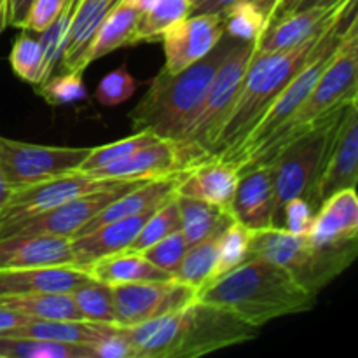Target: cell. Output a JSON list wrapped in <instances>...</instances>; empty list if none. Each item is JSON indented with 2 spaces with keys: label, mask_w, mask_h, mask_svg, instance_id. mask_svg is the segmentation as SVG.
<instances>
[{
  "label": "cell",
  "mask_w": 358,
  "mask_h": 358,
  "mask_svg": "<svg viewBox=\"0 0 358 358\" xmlns=\"http://www.w3.org/2000/svg\"><path fill=\"white\" fill-rule=\"evenodd\" d=\"M133 358H196L241 345L259 336V329L236 315L196 299L189 306L122 327Z\"/></svg>",
  "instance_id": "cell-1"
},
{
  "label": "cell",
  "mask_w": 358,
  "mask_h": 358,
  "mask_svg": "<svg viewBox=\"0 0 358 358\" xmlns=\"http://www.w3.org/2000/svg\"><path fill=\"white\" fill-rule=\"evenodd\" d=\"M196 299L261 329L275 318L310 311L317 294L308 292L282 266L254 259L203 285Z\"/></svg>",
  "instance_id": "cell-2"
},
{
  "label": "cell",
  "mask_w": 358,
  "mask_h": 358,
  "mask_svg": "<svg viewBox=\"0 0 358 358\" xmlns=\"http://www.w3.org/2000/svg\"><path fill=\"white\" fill-rule=\"evenodd\" d=\"M236 42L224 34L208 55L182 72L166 73L161 69L150 80L147 93L128 114L133 129H149L159 138L177 142L201 107L217 70Z\"/></svg>",
  "instance_id": "cell-3"
},
{
  "label": "cell",
  "mask_w": 358,
  "mask_h": 358,
  "mask_svg": "<svg viewBox=\"0 0 358 358\" xmlns=\"http://www.w3.org/2000/svg\"><path fill=\"white\" fill-rule=\"evenodd\" d=\"M325 31L296 45V48L283 49V51L261 52L255 49V55L245 73L240 93H238L226 121L220 126L215 142L210 147L208 157L222 159L243 142L255 122L271 107L273 101L285 90L294 76L303 69Z\"/></svg>",
  "instance_id": "cell-4"
},
{
  "label": "cell",
  "mask_w": 358,
  "mask_h": 358,
  "mask_svg": "<svg viewBox=\"0 0 358 358\" xmlns=\"http://www.w3.org/2000/svg\"><path fill=\"white\" fill-rule=\"evenodd\" d=\"M358 98V21L357 17L348 24L338 49L331 62L322 72L313 91L297 110L245 161L240 166V173L247 168L266 164L273 154L282 149L290 140L297 138L313 128L320 119L343 107L348 101Z\"/></svg>",
  "instance_id": "cell-5"
},
{
  "label": "cell",
  "mask_w": 358,
  "mask_h": 358,
  "mask_svg": "<svg viewBox=\"0 0 358 358\" xmlns=\"http://www.w3.org/2000/svg\"><path fill=\"white\" fill-rule=\"evenodd\" d=\"M358 241L338 247H317L306 236L283 227L252 231L248 261L261 259L285 268L308 292L318 294L338 278L357 257Z\"/></svg>",
  "instance_id": "cell-6"
},
{
  "label": "cell",
  "mask_w": 358,
  "mask_h": 358,
  "mask_svg": "<svg viewBox=\"0 0 358 358\" xmlns=\"http://www.w3.org/2000/svg\"><path fill=\"white\" fill-rule=\"evenodd\" d=\"M255 49H257V42L238 41L233 51L219 66L201 107L198 108L180 138L175 142L184 168L194 166L199 161L208 157L210 147L215 142L220 126L226 121L240 93Z\"/></svg>",
  "instance_id": "cell-7"
},
{
  "label": "cell",
  "mask_w": 358,
  "mask_h": 358,
  "mask_svg": "<svg viewBox=\"0 0 358 358\" xmlns=\"http://www.w3.org/2000/svg\"><path fill=\"white\" fill-rule=\"evenodd\" d=\"M357 17V0H352L348 3V7L345 9V13L339 16V20L322 35L320 42L317 44V48L313 49V52L310 55L308 62L304 63L303 69L294 76V79L287 84L285 90L276 96V100L273 101L271 107L262 114V117L255 122L254 128L250 129L247 136L243 138V142L233 150V152L227 154L226 157H222L224 161H229V163L236 164L238 170H240L241 164L297 110L301 103L306 100L308 94L313 91L315 84L320 79L322 72L325 70V66L331 62L332 55L338 49L339 42H341L343 35H345L346 28Z\"/></svg>",
  "instance_id": "cell-8"
},
{
  "label": "cell",
  "mask_w": 358,
  "mask_h": 358,
  "mask_svg": "<svg viewBox=\"0 0 358 358\" xmlns=\"http://www.w3.org/2000/svg\"><path fill=\"white\" fill-rule=\"evenodd\" d=\"M346 105L336 108L334 112L320 119L313 128L285 143L266 163L271 166L273 189H275L273 227H278L282 210L287 201L294 198H304L310 201L311 192H313L315 184L324 168L336 126H338Z\"/></svg>",
  "instance_id": "cell-9"
},
{
  "label": "cell",
  "mask_w": 358,
  "mask_h": 358,
  "mask_svg": "<svg viewBox=\"0 0 358 358\" xmlns=\"http://www.w3.org/2000/svg\"><path fill=\"white\" fill-rule=\"evenodd\" d=\"M91 149L93 147L35 145L0 136V166L14 191L77 171Z\"/></svg>",
  "instance_id": "cell-10"
},
{
  "label": "cell",
  "mask_w": 358,
  "mask_h": 358,
  "mask_svg": "<svg viewBox=\"0 0 358 358\" xmlns=\"http://www.w3.org/2000/svg\"><path fill=\"white\" fill-rule=\"evenodd\" d=\"M145 182L147 180L121 182L114 187L77 196L70 201L62 203V205L37 213V215L24 217V219L14 220L9 224H0V238L13 236V234H56V236H65L72 240L101 210L121 198L124 192L131 191Z\"/></svg>",
  "instance_id": "cell-11"
},
{
  "label": "cell",
  "mask_w": 358,
  "mask_h": 358,
  "mask_svg": "<svg viewBox=\"0 0 358 358\" xmlns=\"http://www.w3.org/2000/svg\"><path fill=\"white\" fill-rule=\"evenodd\" d=\"M115 324L122 327L175 313L194 303L198 289L178 280L122 283L112 287Z\"/></svg>",
  "instance_id": "cell-12"
},
{
  "label": "cell",
  "mask_w": 358,
  "mask_h": 358,
  "mask_svg": "<svg viewBox=\"0 0 358 358\" xmlns=\"http://www.w3.org/2000/svg\"><path fill=\"white\" fill-rule=\"evenodd\" d=\"M358 180V98L346 105L338 126H336L334 136H332L331 147H329L327 157H325L324 168L320 171L313 192H311L310 205L317 212L318 206L336 192L343 189H357Z\"/></svg>",
  "instance_id": "cell-13"
},
{
  "label": "cell",
  "mask_w": 358,
  "mask_h": 358,
  "mask_svg": "<svg viewBox=\"0 0 358 358\" xmlns=\"http://www.w3.org/2000/svg\"><path fill=\"white\" fill-rule=\"evenodd\" d=\"M121 182L126 180L94 178L86 173H80V171H72V173L59 175V177L28 185V187L14 189L9 201L0 212V224H9L14 220L24 219V217L37 215V213L55 208L62 203L70 201L77 196L114 187Z\"/></svg>",
  "instance_id": "cell-14"
},
{
  "label": "cell",
  "mask_w": 358,
  "mask_h": 358,
  "mask_svg": "<svg viewBox=\"0 0 358 358\" xmlns=\"http://www.w3.org/2000/svg\"><path fill=\"white\" fill-rule=\"evenodd\" d=\"M224 35V14H189L163 34L166 73H178L208 55Z\"/></svg>",
  "instance_id": "cell-15"
},
{
  "label": "cell",
  "mask_w": 358,
  "mask_h": 358,
  "mask_svg": "<svg viewBox=\"0 0 358 358\" xmlns=\"http://www.w3.org/2000/svg\"><path fill=\"white\" fill-rule=\"evenodd\" d=\"M352 0H338L329 6L310 7L303 10H292L273 21L257 42V51L276 52L296 48L310 38L327 30L348 7Z\"/></svg>",
  "instance_id": "cell-16"
},
{
  "label": "cell",
  "mask_w": 358,
  "mask_h": 358,
  "mask_svg": "<svg viewBox=\"0 0 358 358\" xmlns=\"http://www.w3.org/2000/svg\"><path fill=\"white\" fill-rule=\"evenodd\" d=\"M49 266H73L70 238L56 234H13L0 238V271Z\"/></svg>",
  "instance_id": "cell-17"
},
{
  "label": "cell",
  "mask_w": 358,
  "mask_h": 358,
  "mask_svg": "<svg viewBox=\"0 0 358 358\" xmlns=\"http://www.w3.org/2000/svg\"><path fill=\"white\" fill-rule=\"evenodd\" d=\"M182 170L187 168L182 166L180 154L175 142L159 138L157 142L138 149L115 163L80 173L94 178H108V180H154Z\"/></svg>",
  "instance_id": "cell-18"
},
{
  "label": "cell",
  "mask_w": 358,
  "mask_h": 358,
  "mask_svg": "<svg viewBox=\"0 0 358 358\" xmlns=\"http://www.w3.org/2000/svg\"><path fill=\"white\" fill-rule=\"evenodd\" d=\"M231 212L234 220L252 231L273 227L275 189L269 164H257L241 171L231 201Z\"/></svg>",
  "instance_id": "cell-19"
},
{
  "label": "cell",
  "mask_w": 358,
  "mask_h": 358,
  "mask_svg": "<svg viewBox=\"0 0 358 358\" xmlns=\"http://www.w3.org/2000/svg\"><path fill=\"white\" fill-rule=\"evenodd\" d=\"M163 203H161V205H163ZM161 205L150 206V208L143 210V212L122 217V219L119 220H112V222L103 224V226L91 231V233L72 238L73 266H76V268H84V266H87L90 262L105 257V255H112L117 254V252L128 250L129 245L133 243V240L138 236L140 229H142L143 224L147 222V219H149Z\"/></svg>",
  "instance_id": "cell-20"
},
{
  "label": "cell",
  "mask_w": 358,
  "mask_h": 358,
  "mask_svg": "<svg viewBox=\"0 0 358 358\" xmlns=\"http://www.w3.org/2000/svg\"><path fill=\"white\" fill-rule=\"evenodd\" d=\"M306 238L317 247H338L358 241L357 189H343L329 196L315 212Z\"/></svg>",
  "instance_id": "cell-21"
},
{
  "label": "cell",
  "mask_w": 358,
  "mask_h": 358,
  "mask_svg": "<svg viewBox=\"0 0 358 358\" xmlns=\"http://www.w3.org/2000/svg\"><path fill=\"white\" fill-rule=\"evenodd\" d=\"M238 180L240 170L236 164L220 157H208L185 170L177 194L231 210Z\"/></svg>",
  "instance_id": "cell-22"
},
{
  "label": "cell",
  "mask_w": 358,
  "mask_h": 358,
  "mask_svg": "<svg viewBox=\"0 0 358 358\" xmlns=\"http://www.w3.org/2000/svg\"><path fill=\"white\" fill-rule=\"evenodd\" d=\"M86 280H90V275L76 266L3 269L0 271V297L38 292H73Z\"/></svg>",
  "instance_id": "cell-23"
},
{
  "label": "cell",
  "mask_w": 358,
  "mask_h": 358,
  "mask_svg": "<svg viewBox=\"0 0 358 358\" xmlns=\"http://www.w3.org/2000/svg\"><path fill=\"white\" fill-rule=\"evenodd\" d=\"M184 173L185 170H182L177 171V173L166 175V177L147 180L145 184L124 192L121 198L115 199V201L110 203L107 208L101 210L96 217H93V219L77 233V236L91 233V231L98 229L100 226L112 222V220H119L122 219V217L143 212V210L150 208V206L161 205V203L166 201L168 198L177 194V187L178 184H180Z\"/></svg>",
  "instance_id": "cell-24"
},
{
  "label": "cell",
  "mask_w": 358,
  "mask_h": 358,
  "mask_svg": "<svg viewBox=\"0 0 358 358\" xmlns=\"http://www.w3.org/2000/svg\"><path fill=\"white\" fill-rule=\"evenodd\" d=\"M142 16V9L136 0H117L108 10L105 20L101 21L93 42L84 58V69L96 59L110 55L119 48H129L135 45L136 27Z\"/></svg>",
  "instance_id": "cell-25"
},
{
  "label": "cell",
  "mask_w": 358,
  "mask_h": 358,
  "mask_svg": "<svg viewBox=\"0 0 358 358\" xmlns=\"http://www.w3.org/2000/svg\"><path fill=\"white\" fill-rule=\"evenodd\" d=\"M117 0H77L70 23L69 38L62 56L63 70L84 72V58L101 21Z\"/></svg>",
  "instance_id": "cell-26"
},
{
  "label": "cell",
  "mask_w": 358,
  "mask_h": 358,
  "mask_svg": "<svg viewBox=\"0 0 358 358\" xmlns=\"http://www.w3.org/2000/svg\"><path fill=\"white\" fill-rule=\"evenodd\" d=\"M83 269L93 280L107 283L110 287L136 282H161V280L171 278L170 273L159 269L145 255L133 250L105 255L84 266Z\"/></svg>",
  "instance_id": "cell-27"
},
{
  "label": "cell",
  "mask_w": 358,
  "mask_h": 358,
  "mask_svg": "<svg viewBox=\"0 0 358 358\" xmlns=\"http://www.w3.org/2000/svg\"><path fill=\"white\" fill-rule=\"evenodd\" d=\"M117 324H98L86 320H38L30 318L27 324L14 329L9 336L16 338L45 339V341L72 343V345H91L110 334Z\"/></svg>",
  "instance_id": "cell-28"
},
{
  "label": "cell",
  "mask_w": 358,
  "mask_h": 358,
  "mask_svg": "<svg viewBox=\"0 0 358 358\" xmlns=\"http://www.w3.org/2000/svg\"><path fill=\"white\" fill-rule=\"evenodd\" d=\"M175 198L180 210V231L184 233L189 247L210 238H219L234 222L233 212L229 208L178 194H175Z\"/></svg>",
  "instance_id": "cell-29"
},
{
  "label": "cell",
  "mask_w": 358,
  "mask_h": 358,
  "mask_svg": "<svg viewBox=\"0 0 358 358\" xmlns=\"http://www.w3.org/2000/svg\"><path fill=\"white\" fill-rule=\"evenodd\" d=\"M0 304L38 320H84L72 292H38L0 297Z\"/></svg>",
  "instance_id": "cell-30"
},
{
  "label": "cell",
  "mask_w": 358,
  "mask_h": 358,
  "mask_svg": "<svg viewBox=\"0 0 358 358\" xmlns=\"http://www.w3.org/2000/svg\"><path fill=\"white\" fill-rule=\"evenodd\" d=\"M0 358H96L87 345L0 336Z\"/></svg>",
  "instance_id": "cell-31"
},
{
  "label": "cell",
  "mask_w": 358,
  "mask_h": 358,
  "mask_svg": "<svg viewBox=\"0 0 358 358\" xmlns=\"http://www.w3.org/2000/svg\"><path fill=\"white\" fill-rule=\"evenodd\" d=\"M192 10V0H156L143 10L136 27L135 42H156L175 23L187 17Z\"/></svg>",
  "instance_id": "cell-32"
},
{
  "label": "cell",
  "mask_w": 358,
  "mask_h": 358,
  "mask_svg": "<svg viewBox=\"0 0 358 358\" xmlns=\"http://www.w3.org/2000/svg\"><path fill=\"white\" fill-rule=\"evenodd\" d=\"M219 238H210V240L199 241V243L189 247L182 257L180 264L171 273V276L198 290L203 285H206L210 282V276H212L213 266L217 261Z\"/></svg>",
  "instance_id": "cell-33"
},
{
  "label": "cell",
  "mask_w": 358,
  "mask_h": 358,
  "mask_svg": "<svg viewBox=\"0 0 358 358\" xmlns=\"http://www.w3.org/2000/svg\"><path fill=\"white\" fill-rule=\"evenodd\" d=\"M224 34L234 41L259 42L268 30L269 20L252 0H240L224 10Z\"/></svg>",
  "instance_id": "cell-34"
},
{
  "label": "cell",
  "mask_w": 358,
  "mask_h": 358,
  "mask_svg": "<svg viewBox=\"0 0 358 358\" xmlns=\"http://www.w3.org/2000/svg\"><path fill=\"white\" fill-rule=\"evenodd\" d=\"M76 306L86 322L115 324V308L112 287L98 280H86L72 292Z\"/></svg>",
  "instance_id": "cell-35"
},
{
  "label": "cell",
  "mask_w": 358,
  "mask_h": 358,
  "mask_svg": "<svg viewBox=\"0 0 358 358\" xmlns=\"http://www.w3.org/2000/svg\"><path fill=\"white\" fill-rule=\"evenodd\" d=\"M77 0H69L66 6L63 7L62 13L56 16V20L49 24L45 30L38 34V41H41L42 52H44V62H42V73L41 83L52 76L56 65L62 63L63 51H65L66 38H69L70 23H72L73 10H76ZM38 83V84H41Z\"/></svg>",
  "instance_id": "cell-36"
},
{
  "label": "cell",
  "mask_w": 358,
  "mask_h": 358,
  "mask_svg": "<svg viewBox=\"0 0 358 358\" xmlns=\"http://www.w3.org/2000/svg\"><path fill=\"white\" fill-rule=\"evenodd\" d=\"M252 229L245 227L238 220H234L219 238V250H217V261L213 266L210 282L219 276L226 275L231 269L238 268L240 264L248 261V248H250ZM208 282V283H210Z\"/></svg>",
  "instance_id": "cell-37"
},
{
  "label": "cell",
  "mask_w": 358,
  "mask_h": 358,
  "mask_svg": "<svg viewBox=\"0 0 358 358\" xmlns=\"http://www.w3.org/2000/svg\"><path fill=\"white\" fill-rule=\"evenodd\" d=\"M182 220H180V210H178L177 198L171 196L170 199L163 203L152 215L147 219V222L143 224V227L140 229L138 236L133 240V243L129 245L128 250L133 252H143L149 247H152L154 243L161 241L163 238L170 236V234L180 231Z\"/></svg>",
  "instance_id": "cell-38"
},
{
  "label": "cell",
  "mask_w": 358,
  "mask_h": 358,
  "mask_svg": "<svg viewBox=\"0 0 358 358\" xmlns=\"http://www.w3.org/2000/svg\"><path fill=\"white\" fill-rule=\"evenodd\" d=\"M157 140H159V136L156 133L149 131V129H142V131H136L135 135L128 136V138L117 140V142L107 143V145L94 147L77 171H87L94 170V168L107 166V164L115 163V161L136 152L138 149H143V147L157 142Z\"/></svg>",
  "instance_id": "cell-39"
},
{
  "label": "cell",
  "mask_w": 358,
  "mask_h": 358,
  "mask_svg": "<svg viewBox=\"0 0 358 358\" xmlns=\"http://www.w3.org/2000/svg\"><path fill=\"white\" fill-rule=\"evenodd\" d=\"M35 87H37L38 96L44 98L52 107L77 103V101H83L87 98L83 72H79V70H65L59 76H51Z\"/></svg>",
  "instance_id": "cell-40"
},
{
  "label": "cell",
  "mask_w": 358,
  "mask_h": 358,
  "mask_svg": "<svg viewBox=\"0 0 358 358\" xmlns=\"http://www.w3.org/2000/svg\"><path fill=\"white\" fill-rule=\"evenodd\" d=\"M10 69L21 80L37 86L41 83L44 52L38 37H31L27 30L14 41L10 51Z\"/></svg>",
  "instance_id": "cell-41"
},
{
  "label": "cell",
  "mask_w": 358,
  "mask_h": 358,
  "mask_svg": "<svg viewBox=\"0 0 358 358\" xmlns=\"http://www.w3.org/2000/svg\"><path fill=\"white\" fill-rule=\"evenodd\" d=\"M138 80L129 73L128 66L121 65L103 76L94 91V98L103 107H115L128 101L136 93Z\"/></svg>",
  "instance_id": "cell-42"
},
{
  "label": "cell",
  "mask_w": 358,
  "mask_h": 358,
  "mask_svg": "<svg viewBox=\"0 0 358 358\" xmlns=\"http://www.w3.org/2000/svg\"><path fill=\"white\" fill-rule=\"evenodd\" d=\"M189 245L185 241L184 233L182 231H177V233L170 234V236L163 238L161 241L154 243L152 247H149L147 250L140 252V254L145 255L154 266H157L159 269L166 273H173L177 269V266L180 264L182 257L187 252ZM173 278V276H171Z\"/></svg>",
  "instance_id": "cell-43"
},
{
  "label": "cell",
  "mask_w": 358,
  "mask_h": 358,
  "mask_svg": "<svg viewBox=\"0 0 358 358\" xmlns=\"http://www.w3.org/2000/svg\"><path fill=\"white\" fill-rule=\"evenodd\" d=\"M313 215L315 210L308 199L294 198L283 206L278 227H283L285 231L297 234V236H306L311 222H313Z\"/></svg>",
  "instance_id": "cell-44"
},
{
  "label": "cell",
  "mask_w": 358,
  "mask_h": 358,
  "mask_svg": "<svg viewBox=\"0 0 358 358\" xmlns=\"http://www.w3.org/2000/svg\"><path fill=\"white\" fill-rule=\"evenodd\" d=\"M66 2L69 0H35L27 20H24L23 30L41 34L56 20V16L62 13Z\"/></svg>",
  "instance_id": "cell-45"
},
{
  "label": "cell",
  "mask_w": 358,
  "mask_h": 358,
  "mask_svg": "<svg viewBox=\"0 0 358 358\" xmlns=\"http://www.w3.org/2000/svg\"><path fill=\"white\" fill-rule=\"evenodd\" d=\"M91 350L96 358H133V350L126 338L122 325H117L108 336H105L100 341L93 343Z\"/></svg>",
  "instance_id": "cell-46"
},
{
  "label": "cell",
  "mask_w": 358,
  "mask_h": 358,
  "mask_svg": "<svg viewBox=\"0 0 358 358\" xmlns=\"http://www.w3.org/2000/svg\"><path fill=\"white\" fill-rule=\"evenodd\" d=\"M35 0H7V24L23 28Z\"/></svg>",
  "instance_id": "cell-47"
},
{
  "label": "cell",
  "mask_w": 358,
  "mask_h": 358,
  "mask_svg": "<svg viewBox=\"0 0 358 358\" xmlns=\"http://www.w3.org/2000/svg\"><path fill=\"white\" fill-rule=\"evenodd\" d=\"M28 320H30V318L24 317V315L17 313V311L0 304V336H9L14 329L21 327V325L27 324Z\"/></svg>",
  "instance_id": "cell-48"
},
{
  "label": "cell",
  "mask_w": 358,
  "mask_h": 358,
  "mask_svg": "<svg viewBox=\"0 0 358 358\" xmlns=\"http://www.w3.org/2000/svg\"><path fill=\"white\" fill-rule=\"evenodd\" d=\"M234 2H240V0H196L192 3L191 14H215V13H224L227 7L233 6Z\"/></svg>",
  "instance_id": "cell-49"
},
{
  "label": "cell",
  "mask_w": 358,
  "mask_h": 358,
  "mask_svg": "<svg viewBox=\"0 0 358 358\" xmlns=\"http://www.w3.org/2000/svg\"><path fill=\"white\" fill-rule=\"evenodd\" d=\"M297 2H299V0H280L278 6H276V9H275V13H273L271 23H273V21L278 20V17H282V16H285V14L292 13V10L296 9Z\"/></svg>",
  "instance_id": "cell-50"
},
{
  "label": "cell",
  "mask_w": 358,
  "mask_h": 358,
  "mask_svg": "<svg viewBox=\"0 0 358 358\" xmlns=\"http://www.w3.org/2000/svg\"><path fill=\"white\" fill-rule=\"evenodd\" d=\"M10 194H13V189H10V185L7 184L6 175H3L2 166H0V212H2V210H3L6 203L9 201Z\"/></svg>",
  "instance_id": "cell-51"
},
{
  "label": "cell",
  "mask_w": 358,
  "mask_h": 358,
  "mask_svg": "<svg viewBox=\"0 0 358 358\" xmlns=\"http://www.w3.org/2000/svg\"><path fill=\"white\" fill-rule=\"evenodd\" d=\"M252 2H254L257 7H261L262 13H264L266 16H268L269 24H271L273 13H275V9H276V6H278L280 0H252Z\"/></svg>",
  "instance_id": "cell-52"
},
{
  "label": "cell",
  "mask_w": 358,
  "mask_h": 358,
  "mask_svg": "<svg viewBox=\"0 0 358 358\" xmlns=\"http://www.w3.org/2000/svg\"><path fill=\"white\" fill-rule=\"evenodd\" d=\"M338 0H299L294 10H303L310 9V7H318V6H329V3H334Z\"/></svg>",
  "instance_id": "cell-53"
},
{
  "label": "cell",
  "mask_w": 358,
  "mask_h": 358,
  "mask_svg": "<svg viewBox=\"0 0 358 358\" xmlns=\"http://www.w3.org/2000/svg\"><path fill=\"white\" fill-rule=\"evenodd\" d=\"M7 27V0H0V34Z\"/></svg>",
  "instance_id": "cell-54"
},
{
  "label": "cell",
  "mask_w": 358,
  "mask_h": 358,
  "mask_svg": "<svg viewBox=\"0 0 358 358\" xmlns=\"http://www.w3.org/2000/svg\"><path fill=\"white\" fill-rule=\"evenodd\" d=\"M196 2V0H192V3H194Z\"/></svg>",
  "instance_id": "cell-55"
}]
</instances>
